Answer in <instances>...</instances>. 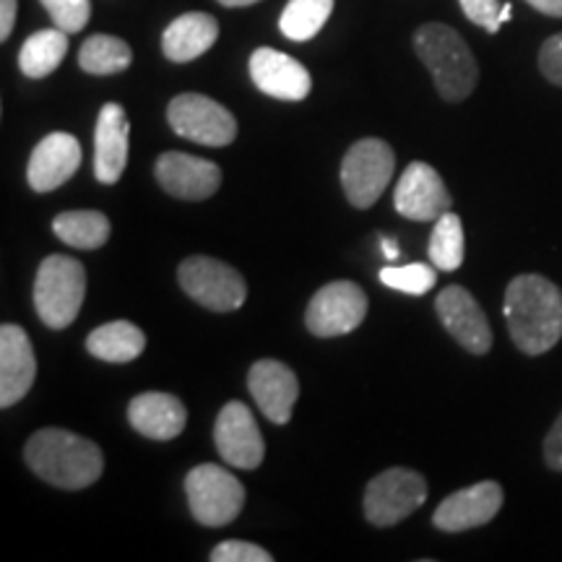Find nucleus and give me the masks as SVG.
<instances>
[{
    "instance_id": "33",
    "label": "nucleus",
    "mask_w": 562,
    "mask_h": 562,
    "mask_svg": "<svg viewBox=\"0 0 562 562\" xmlns=\"http://www.w3.org/2000/svg\"><path fill=\"white\" fill-rule=\"evenodd\" d=\"M539 70H542L547 81L554 83V87H562V32L542 45V50H539Z\"/></svg>"
},
{
    "instance_id": "17",
    "label": "nucleus",
    "mask_w": 562,
    "mask_h": 562,
    "mask_svg": "<svg viewBox=\"0 0 562 562\" xmlns=\"http://www.w3.org/2000/svg\"><path fill=\"white\" fill-rule=\"evenodd\" d=\"M37 378V357H34L30 336L21 326L3 323L0 328V406L19 404L32 391Z\"/></svg>"
},
{
    "instance_id": "24",
    "label": "nucleus",
    "mask_w": 562,
    "mask_h": 562,
    "mask_svg": "<svg viewBox=\"0 0 562 562\" xmlns=\"http://www.w3.org/2000/svg\"><path fill=\"white\" fill-rule=\"evenodd\" d=\"M68 53V32L55 30H42L34 32L30 40L21 45L19 50V68L26 79H45L66 58Z\"/></svg>"
},
{
    "instance_id": "22",
    "label": "nucleus",
    "mask_w": 562,
    "mask_h": 562,
    "mask_svg": "<svg viewBox=\"0 0 562 562\" xmlns=\"http://www.w3.org/2000/svg\"><path fill=\"white\" fill-rule=\"evenodd\" d=\"M220 40V21L211 13H182L161 34V53L172 63H191L206 55Z\"/></svg>"
},
{
    "instance_id": "6",
    "label": "nucleus",
    "mask_w": 562,
    "mask_h": 562,
    "mask_svg": "<svg viewBox=\"0 0 562 562\" xmlns=\"http://www.w3.org/2000/svg\"><path fill=\"white\" fill-rule=\"evenodd\" d=\"M396 154L381 138H362L351 144L341 161V186L351 206L370 209L381 199L393 178Z\"/></svg>"
},
{
    "instance_id": "31",
    "label": "nucleus",
    "mask_w": 562,
    "mask_h": 562,
    "mask_svg": "<svg viewBox=\"0 0 562 562\" xmlns=\"http://www.w3.org/2000/svg\"><path fill=\"white\" fill-rule=\"evenodd\" d=\"M459 3H461L463 16L472 21V24L482 26V30H487L490 34L501 32L503 26L501 0H459Z\"/></svg>"
},
{
    "instance_id": "30",
    "label": "nucleus",
    "mask_w": 562,
    "mask_h": 562,
    "mask_svg": "<svg viewBox=\"0 0 562 562\" xmlns=\"http://www.w3.org/2000/svg\"><path fill=\"white\" fill-rule=\"evenodd\" d=\"M58 30L76 34L89 24L91 0H40Z\"/></svg>"
},
{
    "instance_id": "7",
    "label": "nucleus",
    "mask_w": 562,
    "mask_h": 562,
    "mask_svg": "<svg viewBox=\"0 0 562 562\" xmlns=\"http://www.w3.org/2000/svg\"><path fill=\"white\" fill-rule=\"evenodd\" d=\"M427 501V482L419 472L393 467L372 476L364 487V518L372 526H396Z\"/></svg>"
},
{
    "instance_id": "11",
    "label": "nucleus",
    "mask_w": 562,
    "mask_h": 562,
    "mask_svg": "<svg viewBox=\"0 0 562 562\" xmlns=\"http://www.w3.org/2000/svg\"><path fill=\"white\" fill-rule=\"evenodd\" d=\"M214 442L216 451L229 467L245 469V472L258 469L266 459L261 427L252 417L250 406H245L243 402H229L220 412L214 427Z\"/></svg>"
},
{
    "instance_id": "16",
    "label": "nucleus",
    "mask_w": 562,
    "mask_h": 562,
    "mask_svg": "<svg viewBox=\"0 0 562 562\" xmlns=\"http://www.w3.org/2000/svg\"><path fill=\"white\" fill-rule=\"evenodd\" d=\"M250 79L263 94L284 102H302L313 89L307 68L273 47H258L250 55Z\"/></svg>"
},
{
    "instance_id": "21",
    "label": "nucleus",
    "mask_w": 562,
    "mask_h": 562,
    "mask_svg": "<svg viewBox=\"0 0 562 562\" xmlns=\"http://www.w3.org/2000/svg\"><path fill=\"white\" fill-rule=\"evenodd\" d=\"M131 427L149 440H175L186 430L188 409L178 396L170 393H140L128 406Z\"/></svg>"
},
{
    "instance_id": "36",
    "label": "nucleus",
    "mask_w": 562,
    "mask_h": 562,
    "mask_svg": "<svg viewBox=\"0 0 562 562\" xmlns=\"http://www.w3.org/2000/svg\"><path fill=\"white\" fill-rule=\"evenodd\" d=\"M526 3L533 5L539 13H544V16L562 19V0H526Z\"/></svg>"
},
{
    "instance_id": "5",
    "label": "nucleus",
    "mask_w": 562,
    "mask_h": 562,
    "mask_svg": "<svg viewBox=\"0 0 562 562\" xmlns=\"http://www.w3.org/2000/svg\"><path fill=\"white\" fill-rule=\"evenodd\" d=\"M186 495L193 518L209 529H220L240 516L245 487L220 463H201L186 476Z\"/></svg>"
},
{
    "instance_id": "18",
    "label": "nucleus",
    "mask_w": 562,
    "mask_h": 562,
    "mask_svg": "<svg viewBox=\"0 0 562 562\" xmlns=\"http://www.w3.org/2000/svg\"><path fill=\"white\" fill-rule=\"evenodd\" d=\"M81 167V144L70 133H50L34 146L30 165H26V180L32 191L50 193L79 172Z\"/></svg>"
},
{
    "instance_id": "35",
    "label": "nucleus",
    "mask_w": 562,
    "mask_h": 562,
    "mask_svg": "<svg viewBox=\"0 0 562 562\" xmlns=\"http://www.w3.org/2000/svg\"><path fill=\"white\" fill-rule=\"evenodd\" d=\"M16 24V0H0V40H9Z\"/></svg>"
},
{
    "instance_id": "27",
    "label": "nucleus",
    "mask_w": 562,
    "mask_h": 562,
    "mask_svg": "<svg viewBox=\"0 0 562 562\" xmlns=\"http://www.w3.org/2000/svg\"><path fill=\"white\" fill-rule=\"evenodd\" d=\"M334 11V0H290L281 11L279 30L286 40L307 42L326 26Z\"/></svg>"
},
{
    "instance_id": "29",
    "label": "nucleus",
    "mask_w": 562,
    "mask_h": 562,
    "mask_svg": "<svg viewBox=\"0 0 562 562\" xmlns=\"http://www.w3.org/2000/svg\"><path fill=\"white\" fill-rule=\"evenodd\" d=\"M381 281L391 290L414 294V297H422L435 286V269L427 263H409V266H389V269L381 271Z\"/></svg>"
},
{
    "instance_id": "20",
    "label": "nucleus",
    "mask_w": 562,
    "mask_h": 562,
    "mask_svg": "<svg viewBox=\"0 0 562 562\" xmlns=\"http://www.w3.org/2000/svg\"><path fill=\"white\" fill-rule=\"evenodd\" d=\"M131 123L123 104L108 102L100 110L94 128V178L104 186H115L128 165Z\"/></svg>"
},
{
    "instance_id": "8",
    "label": "nucleus",
    "mask_w": 562,
    "mask_h": 562,
    "mask_svg": "<svg viewBox=\"0 0 562 562\" xmlns=\"http://www.w3.org/2000/svg\"><path fill=\"white\" fill-rule=\"evenodd\" d=\"M178 281L188 297L214 313H229L243 307L248 286L240 271L209 256H191L180 263Z\"/></svg>"
},
{
    "instance_id": "4",
    "label": "nucleus",
    "mask_w": 562,
    "mask_h": 562,
    "mask_svg": "<svg viewBox=\"0 0 562 562\" xmlns=\"http://www.w3.org/2000/svg\"><path fill=\"white\" fill-rule=\"evenodd\" d=\"M87 297V269L70 256H47L34 281V311L47 328H66Z\"/></svg>"
},
{
    "instance_id": "32",
    "label": "nucleus",
    "mask_w": 562,
    "mask_h": 562,
    "mask_svg": "<svg viewBox=\"0 0 562 562\" xmlns=\"http://www.w3.org/2000/svg\"><path fill=\"white\" fill-rule=\"evenodd\" d=\"M271 552H266L263 547L252 542H240V539H232V542H222L211 552V562H271Z\"/></svg>"
},
{
    "instance_id": "26",
    "label": "nucleus",
    "mask_w": 562,
    "mask_h": 562,
    "mask_svg": "<svg viewBox=\"0 0 562 562\" xmlns=\"http://www.w3.org/2000/svg\"><path fill=\"white\" fill-rule=\"evenodd\" d=\"M133 63L131 45L112 34H94L81 45L79 66L91 76H112L123 74Z\"/></svg>"
},
{
    "instance_id": "19",
    "label": "nucleus",
    "mask_w": 562,
    "mask_h": 562,
    "mask_svg": "<svg viewBox=\"0 0 562 562\" xmlns=\"http://www.w3.org/2000/svg\"><path fill=\"white\" fill-rule=\"evenodd\" d=\"M248 391L252 402L261 406L266 419L286 425L292 419L300 396L297 375L279 360H258L248 372Z\"/></svg>"
},
{
    "instance_id": "1",
    "label": "nucleus",
    "mask_w": 562,
    "mask_h": 562,
    "mask_svg": "<svg viewBox=\"0 0 562 562\" xmlns=\"http://www.w3.org/2000/svg\"><path fill=\"white\" fill-rule=\"evenodd\" d=\"M508 334L524 355H544L562 339V292L539 273H521L505 290Z\"/></svg>"
},
{
    "instance_id": "2",
    "label": "nucleus",
    "mask_w": 562,
    "mask_h": 562,
    "mask_svg": "<svg viewBox=\"0 0 562 562\" xmlns=\"http://www.w3.org/2000/svg\"><path fill=\"white\" fill-rule=\"evenodd\" d=\"M24 459L40 480L60 490H83L104 472V456L97 442L81 435L45 427L26 440Z\"/></svg>"
},
{
    "instance_id": "9",
    "label": "nucleus",
    "mask_w": 562,
    "mask_h": 562,
    "mask_svg": "<svg viewBox=\"0 0 562 562\" xmlns=\"http://www.w3.org/2000/svg\"><path fill=\"white\" fill-rule=\"evenodd\" d=\"M167 121L178 136L201 146H229L237 136L235 115L206 94H178L167 108Z\"/></svg>"
},
{
    "instance_id": "28",
    "label": "nucleus",
    "mask_w": 562,
    "mask_h": 562,
    "mask_svg": "<svg viewBox=\"0 0 562 562\" xmlns=\"http://www.w3.org/2000/svg\"><path fill=\"white\" fill-rule=\"evenodd\" d=\"M430 261L440 271H456L463 263V224L453 211L435 222L430 235Z\"/></svg>"
},
{
    "instance_id": "15",
    "label": "nucleus",
    "mask_w": 562,
    "mask_h": 562,
    "mask_svg": "<svg viewBox=\"0 0 562 562\" xmlns=\"http://www.w3.org/2000/svg\"><path fill=\"white\" fill-rule=\"evenodd\" d=\"M503 508V487L497 482H480L446 497L435 510V529L459 533L490 524Z\"/></svg>"
},
{
    "instance_id": "38",
    "label": "nucleus",
    "mask_w": 562,
    "mask_h": 562,
    "mask_svg": "<svg viewBox=\"0 0 562 562\" xmlns=\"http://www.w3.org/2000/svg\"><path fill=\"white\" fill-rule=\"evenodd\" d=\"M261 3V0H220V5L224 9H248V5Z\"/></svg>"
},
{
    "instance_id": "10",
    "label": "nucleus",
    "mask_w": 562,
    "mask_h": 562,
    "mask_svg": "<svg viewBox=\"0 0 562 562\" xmlns=\"http://www.w3.org/2000/svg\"><path fill=\"white\" fill-rule=\"evenodd\" d=\"M368 315V294L349 279L331 281L313 294L305 313V326L313 336L334 339L351 334Z\"/></svg>"
},
{
    "instance_id": "25",
    "label": "nucleus",
    "mask_w": 562,
    "mask_h": 562,
    "mask_svg": "<svg viewBox=\"0 0 562 562\" xmlns=\"http://www.w3.org/2000/svg\"><path fill=\"white\" fill-rule=\"evenodd\" d=\"M53 232L70 248L97 250L110 240V220L102 211H63L53 220Z\"/></svg>"
},
{
    "instance_id": "13",
    "label": "nucleus",
    "mask_w": 562,
    "mask_h": 562,
    "mask_svg": "<svg viewBox=\"0 0 562 562\" xmlns=\"http://www.w3.org/2000/svg\"><path fill=\"white\" fill-rule=\"evenodd\" d=\"M435 311L446 331L472 355H487L492 349V328L474 294L459 284L446 286L435 300Z\"/></svg>"
},
{
    "instance_id": "12",
    "label": "nucleus",
    "mask_w": 562,
    "mask_h": 562,
    "mask_svg": "<svg viewBox=\"0 0 562 562\" xmlns=\"http://www.w3.org/2000/svg\"><path fill=\"white\" fill-rule=\"evenodd\" d=\"M451 201L446 182L427 161H412L393 193V206L412 222H438L451 211Z\"/></svg>"
},
{
    "instance_id": "14",
    "label": "nucleus",
    "mask_w": 562,
    "mask_h": 562,
    "mask_svg": "<svg viewBox=\"0 0 562 562\" xmlns=\"http://www.w3.org/2000/svg\"><path fill=\"white\" fill-rule=\"evenodd\" d=\"M154 172L165 193L182 201H206L222 186V170L214 161L182 151L161 154Z\"/></svg>"
},
{
    "instance_id": "34",
    "label": "nucleus",
    "mask_w": 562,
    "mask_h": 562,
    "mask_svg": "<svg viewBox=\"0 0 562 562\" xmlns=\"http://www.w3.org/2000/svg\"><path fill=\"white\" fill-rule=\"evenodd\" d=\"M544 461H547V467L554 469V472H562V412H560V417L554 419L552 430L547 432Z\"/></svg>"
},
{
    "instance_id": "23",
    "label": "nucleus",
    "mask_w": 562,
    "mask_h": 562,
    "mask_svg": "<svg viewBox=\"0 0 562 562\" xmlns=\"http://www.w3.org/2000/svg\"><path fill=\"white\" fill-rule=\"evenodd\" d=\"M87 349L91 357L102 362L112 364H125L140 357V351L146 349V336L136 323L131 321H112L104 326L94 328L87 339Z\"/></svg>"
},
{
    "instance_id": "37",
    "label": "nucleus",
    "mask_w": 562,
    "mask_h": 562,
    "mask_svg": "<svg viewBox=\"0 0 562 562\" xmlns=\"http://www.w3.org/2000/svg\"><path fill=\"white\" fill-rule=\"evenodd\" d=\"M383 252H385V258H389V261H396V258H398L396 240H391V237H383Z\"/></svg>"
},
{
    "instance_id": "3",
    "label": "nucleus",
    "mask_w": 562,
    "mask_h": 562,
    "mask_svg": "<svg viewBox=\"0 0 562 562\" xmlns=\"http://www.w3.org/2000/svg\"><path fill=\"white\" fill-rule=\"evenodd\" d=\"M414 53L430 70L435 89L446 102H463L476 89L480 66L467 40L448 24H422L414 32Z\"/></svg>"
}]
</instances>
